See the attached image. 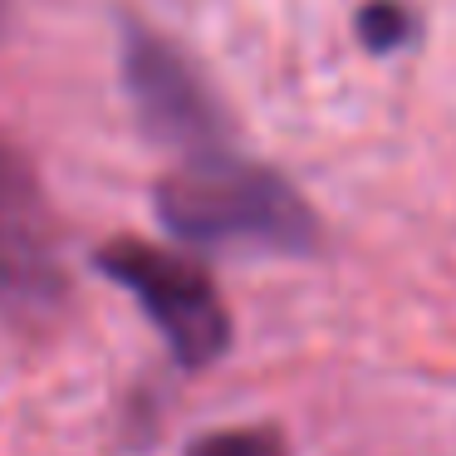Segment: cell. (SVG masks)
<instances>
[{
  "mask_svg": "<svg viewBox=\"0 0 456 456\" xmlns=\"http://www.w3.org/2000/svg\"><path fill=\"white\" fill-rule=\"evenodd\" d=\"M158 221L187 246H246L275 256L319 250V216L280 172L260 162L201 152L158 182Z\"/></svg>",
  "mask_w": 456,
  "mask_h": 456,
  "instance_id": "1",
  "label": "cell"
},
{
  "mask_svg": "<svg viewBox=\"0 0 456 456\" xmlns=\"http://www.w3.org/2000/svg\"><path fill=\"white\" fill-rule=\"evenodd\" d=\"M94 265L138 299L182 368H207L231 348V314L221 305V289L197 260L123 236L109 240L94 256Z\"/></svg>",
  "mask_w": 456,
  "mask_h": 456,
  "instance_id": "2",
  "label": "cell"
},
{
  "mask_svg": "<svg viewBox=\"0 0 456 456\" xmlns=\"http://www.w3.org/2000/svg\"><path fill=\"white\" fill-rule=\"evenodd\" d=\"M123 84L138 109V123L148 138L167 142V148L201 158V152H221L226 142V113H221L216 94L207 89L201 69L167 45L162 35L133 30L123 40Z\"/></svg>",
  "mask_w": 456,
  "mask_h": 456,
  "instance_id": "3",
  "label": "cell"
},
{
  "mask_svg": "<svg viewBox=\"0 0 456 456\" xmlns=\"http://www.w3.org/2000/svg\"><path fill=\"white\" fill-rule=\"evenodd\" d=\"M64 295L54 250V211L30 158L0 133V305L11 314H50Z\"/></svg>",
  "mask_w": 456,
  "mask_h": 456,
  "instance_id": "4",
  "label": "cell"
},
{
  "mask_svg": "<svg viewBox=\"0 0 456 456\" xmlns=\"http://www.w3.org/2000/svg\"><path fill=\"white\" fill-rule=\"evenodd\" d=\"M354 25H358L363 50H373V54H393L403 45H412V35H417V15L403 0H368Z\"/></svg>",
  "mask_w": 456,
  "mask_h": 456,
  "instance_id": "5",
  "label": "cell"
},
{
  "mask_svg": "<svg viewBox=\"0 0 456 456\" xmlns=\"http://www.w3.org/2000/svg\"><path fill=\"white\" fill-rule=\"evenodd\" d=\"M187 456H285V436L275 427H226L197 436Z\"/></svg>",
  "mask_w": 456,
  "mask_h": 456,
  "instance_id": "6",
  "label": "cell"
}]
</instances>
